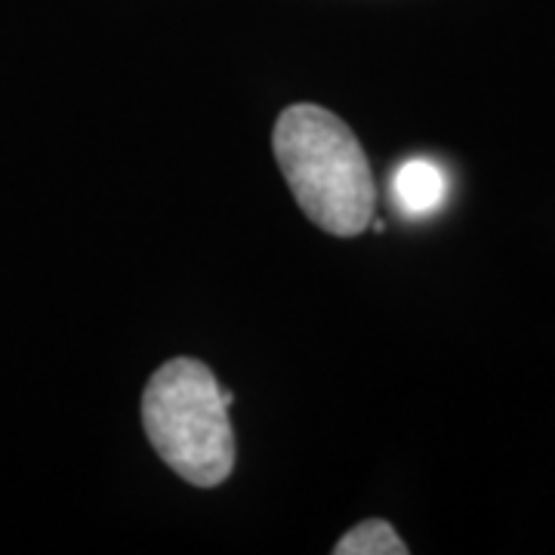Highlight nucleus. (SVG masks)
<instances>
[{"label": "nucleus", "instance_id": "1", "mask_svg": "<svg viewBox=\"0 0 555 555\" xmlns=\"http://www.w3.org/2000/svg\"><path fill=\"white\" fill-rule=\"evenodd\" d=\"M272 152L297 207L321 232L356 238L377 210L374 170L352 127L324 105H287L272 130Z\"/></svg>", "mask_w": 555, "mask_h": 555}, {"label": "nucleus", "instance_id": "2", "mask_svg": "<svg viewBox=\"0 0 555 555\" xmlns=\"http://www.w3.org/2000/svg\"><path fill=\"white\" fill-rule=\"evenodd\" d=\"M232 392L198 358H170L145 383L142 426L155 454L195 488H219L235 469Z\"/></svg>", "mask_w": 555, "mask_h": 555}, {"label": "nucleus", "instance_id": "3", "mask_svg": "<svg viewBox=\"0 0 555 555\" xmlns=\"http://www.w3.org/2000/svg\"><path fill=\"white\" fill-rule=\"evenodd\" d=\"M451 182L436 160L411 158L404 160L392 179V198L396 207L408 219H426L436 214L438 207L448 201Z\"/></svg>", "mask_w": 555, "mask_h": 555}, {"label": "nucleus", "instance_id": "4", "mask_svg": "<svg viewBox=\"0 0 555 555\" xmlns=\"http://www.w3.org/2000/svg\"><path fill=\"white\" fill-rule=\"evenodd\" d=\"M408 543L386 518H367L339 537L334 555H408Z\"/></svg>", "mask_w": 555, "mask_h": 555}]
</instances>
